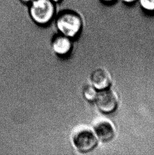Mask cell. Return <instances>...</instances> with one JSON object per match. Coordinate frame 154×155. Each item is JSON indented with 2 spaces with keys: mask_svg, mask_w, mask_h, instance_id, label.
<instances>
[{
  "mask_svg": "<svg viewBox=\"0 0 154 155\" xmlns=\"http://www.w3.org/2000/svg\"><path fill=\"white\" fill-rule=\"evenodd\" d=\"M34 0H19V2H20L23 5H27V6L29 5Z\"/></svg>",
  "mask_w": 154,
  "mask_h": 155,
  "instance_id": "obj_12",
  "label": "cell"
},
{
  "mask_svg": "<svg viewBox=\"0 0 154 155\" xmlns=\"http://www.w3.org/2000/svg\"><path fill=\"white\" fill-rule=\"evenodd\" d=\"M72 141L77 151L87 153L96 148L99 140L94 130L87 127H82L73 132Z\"/></svg>",
  "mask_w": 154,
  "mask_h": 155,
  "instance_id": "obj_3",
  "label": "cell"
},
{
  "mask_svg": "<svg viewBox=\"0 0 154 155\" xmlns=\"http://www.w3.org/2000/svg\"><path fill=\"white\" fill-rule=\"evenodd\" d=\"M98 110L103 113H113L118 106V98L116 93L110 88L98 91L95 100Z\"/></svg>",
  "mask_w": 154,
  "mask_h": 155,
  "instance_id": "obj_4",
  "label": "cell"
},
{
  "mask_svg": "<svg viewBox=\"0 0 154 155\" xmlns=\"http://www.w3.org/2000/svg\"><path fill=\"white\" fill-rule=\"evenodd\" d=\"M84 24V19L80 13L70 8L58 9L53 23L56 31L73 40L81 35Z\"/></svg>",
  "mask_w": 154,
  "mask_h": 155,
  "instance_id": "obj_1",
  "label": "cell"
},
{
  "mask_svg": "<svg viewBox=\"0 0 154 155\" xmlns=\"http://www.w3.org/2000/svg\"><path fill=\"white\" fill-rule=\"evenodd\" d=\"M137 3L144 12L149 15L154 14V0H138Z\"/></svg>",
  "mask_w": 154,
  "mask_h": 155,
  "instance_id": "obj_9",
  "label": "cell"
},
{
  "mask_svg": "<svg viewBox=\"0 0 154 155\" xmlns=\"http://www.w3.org/2000/svg\"><path fill=\"white\" fill-rule=\"evenodd\" d=\"M90 81L92 86L98 91L110 88L112 79L110 74L106 69L97 68L92 72Z\"/></svg>",
  "mask_w": 154,
  "mask_h": 155,
  "instance_id": "obj_7",
  "label": "cell"
},
{
  "mask_svg": "<svg viewBox=\"0 0 154 155\" xmlns=\"http://www.w3.org/2000/svg\"><path fill=\"white\" fill-rule=\"evenodd\" d=\"M100 2L105 4H114V3L117 2L118 0H99Z\"/></svg>",
  "mask_w": 154,
  "mask_h": 155,
  "instance_id": "obj_11",
  "label": "cell"
},
{
  "mask_svg": "<svg viewBox=\"0 0 154 155\" xmlns=\"http://www.w3.org/2000/svg\"><path fill=\"white\" fill-rule=\"evenodd\" d=\"M122 3L127 5H132L137 3L138 0H120Z\"/></svg>",
  "mask_w": 154,
  "mask_h": 155,
  "instance_id": "obj_10",
  "label": "cell"
},
{
  "mask_svg": "<svg viewBox=\"0 0 154 155\" xmlns=\"http://www.w3.org/2000/svg\"><path fill=\"white\" fill-rule=\"evenodd\" d=\"M73 40L56 32L52 36L51 45L54 52L60 56L69 54L73 47Z\"/></svg>",
  "mask_w": 154,
  "mask_h": 155,
  "instance_id": "obj_6",
  "label": "cell"
},
{
  "mask_svg": "<svg viewBox=\"0 0 154 155\" xmlns=\"http://www.w3.org/2000/svg\"><path fill=\"white\" fill-rule=\"evenodd\" d=\"M27 13L35 25L47 27L53 23L58 11L57 4L50 0H34L27 6Z\"/></svg>",
  "mask_w": 154,
  "mask_h": 155,
  "instance_id": "obj_2",
  "label": "cell"
},
{
  "mask_svg": "<svg viewBox=\"0 0 154 155\" xmlns=\"http://www.w3.org/2000/svg\"><path fill=\"white\" fill-rule=\"evenodd\" d=\"M94 132L99 141L109 142L114 139L115 136V130L113 124L104 119H101L94 124Z\"/></svg>",
  "mask_w": 154,
  "mask_h": 155,
  "instance_id": "obj_5",
  "label": "cell"
},
{
  "mask_svg": "<svg viewBox=\"0 0 154 155\" xmlns=\"http://www.w3.org/2000/svg\"><path fill=\"white\" fill-rule=\"evenodd\" d=\"M50 1H51L52 2L57 4V5H59V4H61L64 0H50Z\"/></svg>",
  "mask_w": 154,
  "mask_h": 155,
  "instance_id": "obj_13",
  "label": "cell"
},
{
  "mask_svg": "<svg viewBox=\"0 0 154 155\" xmlns=\"http://www.w3.org/2000/svg\"><path fill=\"white\" fill-rule=\"evenodd\" d=\"M98 91L91 85H87L84 87L82 94L84 98L88 101L95 102L98 94Z\"/></svg>",
  "mask_w": 154,
  "mask_h": 155,
  "instance_id": "obj_8",
  "label": "cell"
}]
</instances>
